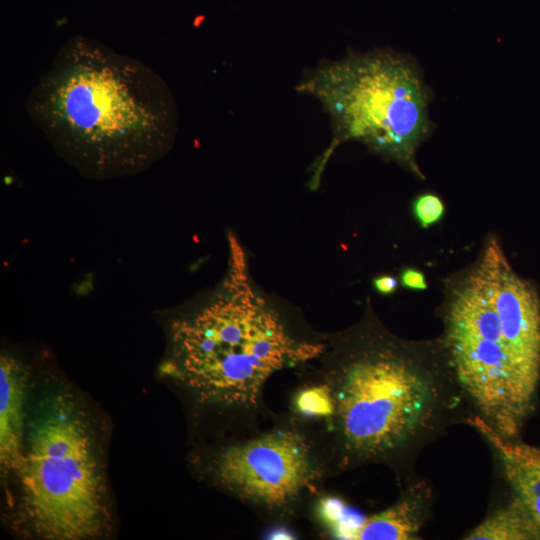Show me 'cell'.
Masks as SVG:
<instances>
[{"label":"cell","mask_w":540,"mask_h":540,"mask_svg":"<svg viewBox=\"0 0 540 540\" xmlns=\"http://www.w3.org/2000/svg\"><path fill=\"white\" fill-rule=\"evenodd\" d=\"M400 284L409 290L422 291L427 289L425 275L422 271L415 268H405L400 273Z\"/></svg>","instance_id":"obj_14"},{"label":"cell","mask_w":540,"mask_h":540,"mask_svg":"<svg viewBox=\"0 0 540 540\" xmlns=\"http://www.w3.org/2000/svg\"><path fill=\"white\" fill-rule=\"evenodd\" d=\"M511 265L496 238L448 289L446 347L457 378L488 423L514 436L532 398L513 354L505 310Z\"/></svg>","instance_id":"obj_5"},{"label":"cell","mask_w":540,"mask_h":540,"mask_svg":"<svg viewBox=\"0 0 540 540\" xmlns=\"http://www.w3.org/2000/svg\"><path fill=\"white\" fill-rule=\"evenodd\" d=\"M21 513L44 540H88L107 528V485L98 442L75 397L41 401L15 474Z\"/></svg>","instance_id":"obj_4"},{"label":"cell","mask_w":540,"mask_h":540,"mask_svg":"<svg viewBox=\"0 0 540 540\" xmlns=\"http://www.w3.org/2000/svg\"><path fill=\"white\" fill-rule=\"evenodd\" d=\"M498 452L506 478L530 515L540 536V449L511 442L482 418L470 420Z\"/></svg>","instance_id":"obj_9"},{"label":"cell","mask_w":540,"mask_h":540,"mask_svg":"<svg viewBox=\"0 0 540 540\" xmlns=\"http://www.w3.org/2000/svg\"><path fill=\"white\" fill-rule=\"evenodd\" d=\"M212 471L233 496L267 512L285 513L317 492L325 464L301 427L281 425L224 447Z\"/></svg>","instance_id":"obj_7"},{"label":"cell","mask_w":540,"mask_h":540,"mask_svg":"<svg viewBox=\"0 0 540 540\" xmlns=\"http://www.w3.org/2000/svg\"><path fill=\"white\" fill-rule=\"evenodd\" d=\"M354 352L337 356L339 362L325 359L322 379L331 392L330 423L342 447L369 458L396 448L413 432L424 414L428 389L418 371L393 349Z\"/></svg>","instance_id":"obj_6"},{"label":"cell","mask_w":540,"mask_h":540,"mask_svg":"<svg viewBox=\"0 0 540 540\" xmlns=\"http://www.w3.org/2000/svg\"><path fill=\"white\" fill-rule=\"evenodd\" d=\"M26 367L14 356L0 357V470L2 477L16 474L25 447Z\"/></svg>","instance_id":"obj_8"},{"label":"cell","mask_w":540,"mask_h":540,"mask_svg":"<svg viewBox=\"0 0 540 540\" xmlns=\"http://www.w3.org/2000/svg\"><path fill=\"white\" fill-rule=\"evenodd\" d=\"M293 412L298 416L329 421L334 414V404L327 383L321 379L316 384L301 388L293 397Z\"/></svg>","instance_id":"obj_12"},{"label":"cell","mask_w":540,"mask_h":540,"mask_svg":"<svg viewBox=\"0 0 540 540\" xmlns=\"http://www.w3.org/2000/svg\"><path fill=\"white\" fill-rule=\"evenodd\" d=\"M55 152L91 179L138 174L163 158L178 132L174 97L144 63L74 36L26 100Z\"/></svg>","instance_id":"obj_1"},{"label":"cell","mask_w":540,"mask_h":540,"mask_svg":"<svg viewBox=\"0 0 540 540\" xmlns=\"http://www.w3.org/2000/svg\"><path fill=\"white\" fill-rule=\"evenodd\" d=\"M416 503L404 499L394 506L362 519L354 536L359 540H409L420 529Z\"/></svg>","instance_id":"obj_10"},{"label":"cell","mask_w":540,"mask_h":540,"mask_svg":"<svg viewBox=\"0 0 540 540\" xmlns=\"http://www.w3.org/2000/svg\"><path fill=\"white\" fill-rule=\"evenodd\" d=\"M465 539L526 540L540 539V536L524 505L515 497L479 524Z\"/></svg>","instance_id":"obj_11"},{"label":"cell","mask_w":540,"mask_h":540,"mask_svg":"<svg viewBox=\"0 0 540 540\" xmlns=\"http://www.w3.org/2000/svg\"><path fill=\"white\" fill-rule=\"evenodd\" d=\"M325 348L290 332L253 286L245 252L230 233L228 268L220 285L204 304L171 324L164 373L202 404L252 410L273 374L318 357Z\"/></svg>","instance_id":"obj_2"},{"label":"cell","mask_w":540,"mask_h":540,"mask_svg":"<svg viewBox=\"0 0 540 540\" xmlns=\"http://www.w3.org/2000/svg\"><path fill=\"white\" fill-rule=\"evenodd\" d=\"M374 290L380 295H391L398 288V280L389 274L376 276L372 280Z\"/></svg>","instance_id":"obj_15"},{"label":"cell","mask_w":540,"mask_h":540,"mask_svg":"<svg viewBox=\"0 0 540 540\" xmlns=\"http://www.w3.org/2000/svg\"><path fill=\"white\" fill-rule=\"evenodd\" d=\"M446 207L442 198L433 192H424L412 202L415 220L422 228H429L442 220Z\"/></svg>","instance_id":"obj_13"},{"label":"cell","mask_w":540,"mask_h":540,"mask_svg":"<svg viewBox=\"0 0 540 540\" xmlns=\"http://www.w3.org/2000/svg\"><path fill=\"white\" fill-rule=\"evenodd\" d=\"M295 90L318 100L332 126L331 143L314 164L315 186L337 146L351 140L424 178L416 152L435 126L433 92L413 57L391 49L349 50L305 70Z\"/></svg>","instance_id":"obj_3"}]
</instances>
